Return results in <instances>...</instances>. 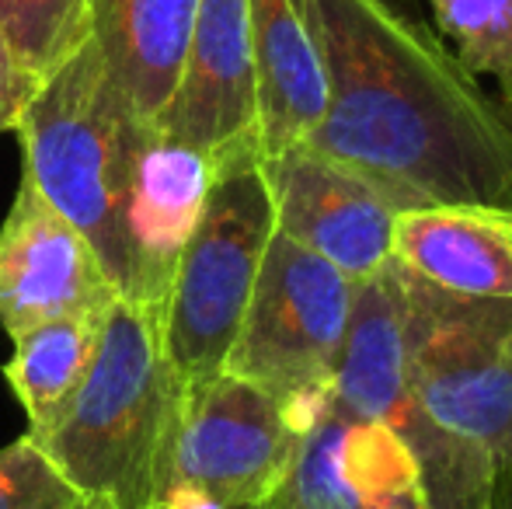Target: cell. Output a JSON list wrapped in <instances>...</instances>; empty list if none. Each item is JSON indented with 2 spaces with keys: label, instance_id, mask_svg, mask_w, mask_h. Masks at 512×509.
Returning a JSON list of instances; mask_svg holds the SVG:
<instances>
[{
  "label": "cell",
  "instance_id": "5b68a950",
  "mask_svg": "<svg viewBox=\"0 0 512 509\" xmlns=\"http://www.w3.org/2000/svg\"><path fill=\"white\" fill-rule=\"evenodd\" d=\"M272 234L276 213L262 161L223 168L164 300V349L185 387L216 377L227 363Z\"/></svg>",
  "mask_w": 512,
  "mask_h": 509
},
{
  "label": "cell",
  "instance_id": "277c9868",
  "mask_svg": "<svg viewBox=\"0 0 512 509\" xmlns=\"http://www.w3.org/2000/svg\"><path fill=\"white\" fill-rule=\"evenodd\" d=\"M398 272L411 394L436 433L499 482L512 468V300L457 297Z\"/></svg>",
  "mask_w": 512,
  "mask_h": 509
},
{
  "label": "cell",
  "instance_id": "52a82bcc",
  "mask_svg": "<svg viewBox=\"0 0 512 509\" xmlns=\"http://www.w3.org/2000/svg\"><path fill=\"white\" fill-rule=\"evenodd\" d=\"M328 401L359 419L384 422L405 443L422 471L429 509H492L495 475L446 443L411 394L405 297L394 258L377 276L356 283Z\"/></svg>",
  "mask_w": 512,
  "mask_h": 509
},
{
  "label": "cell",
  "instance_id": "5bb4252c",
  "mask_svg": "<svg viewBox=\"0 0 512 509\" xmlns=\"http://www.w3.org/2000/svg\"><path fill=\"white\" fill-rule=\"evenodd\" d=\"M262 157L304 143L328 105L321 46L304 0H248Z\"/></svg>",
  "mask_w": 512,
  "mask_h": 509
},
{
  "label": "cell",
  "instance_id": "ffe728a7",
  "mask_svg": "<svg viewBox=\"0 0 512 509\" xmlns=\"http://www.w3.org/2000/svg\"><path fill=\"white\" fill-rule=\"evenodd\" d=\"M42 81H46V77H39L32 67L21 63V56L14 53L4 28H0V133H4V129H18L25 109L32 105V98L39 95Z\"/></svg>",
  "mask_w": 512,
  "mask_h": 509
},
{
  "label": "cell",
  "instance_id": "e0dca14e",
  "mask_svg": "<svg viewBox=\"0 0 512 509\" xmlns=\"http://www.w3.org/2000/svg\"><path fill=\"white\" fill-rule=\"evenodd\" d=\"M439 39L474 77H492L512 105V0H429Z\"/></svg>",
  "mask_w": 512,
  "mask_h": 509
},
{
  "label": "cell",
  "instance_id": "3957f363",
  "mask_svg": "<svg viewBox=\"0 0 512 509\" xmlns=\"http://www.w3.org/2000/svg\"><path fill=\"white\" fill-rule=\"evenodd\" d=\"M18 133L25 175L95 248L115 293L133 300L129 213L154 123L129 105L95 42L84 39L42 81Z\"/></svg>",
  "mask_w": 512,
  "mask_h": 509
},
{
  "label": "cell",
  "instance_id": "30bf717a",
  "mask_svg": "<svg viewBox=\"0 0 512 509\" xmlns=\"http://www.w3.org/2000/svg\"><path fill=\"white\" fill-rule=\"evenodd\" d=\"M276 231L363 283L391 262L398 210L349 168L304 143L262 157Z\"/></svg>",
  "mask_w": 512,
  "mask_h": 509
},
{
  "label": "cell",
  "instance_id": "d6986e66",
  "mask_svg": "<svg viewBox=\"0 0 512 509\" xmlns=\"http://www.w3.org/2000/svg\"><path fill=\"white\" fill-rule=\"evenodd\" d=\"M0 509H91L32 436L0 450Z\"/></svg>",
  "mask_w": 512,
  "mask_h": 509
},
{
  "label": "cell",
  "instance_id": "2e32d148",
  "mask_svg": "<svg viewBox=\"0 0 512 509\" xmlns=\"http://www.w3.org/2000/svg\"><path fill=\"white\" fill-rule=\"evenodd\" d=\"M105 314L53 318L14 335L4 377L28 415V436H39L67 412L95 360Z\"/></svg>",
  "mask_w": 512,
  "mask_h": 509
},
{
  "label": "cell",
  "instance_id": "9c48e42d",
  "mask_svg": "<svg viewBox=\"0 0 512 509\" xmlns=\"http://www.w3.org/2000/svg\"><path fill=\"white\" fill-rule=\"evenodd\" d=\"M154 126L171 143L203 154L216 175L262 161L248 0H199L182 77Z\"/></svg>",
  "mask_w": 512,
  "mask_h": 509
},
{
  "label": "cell",
  "instance_id": "44dd1931",
  "mask_svg": "<svg viewBox=\"0 0 512 509\" xmlns=\"http://www.w3.org/2000/svg\"><path fill=\"white\" fill-rule=\"evenodd\" d=\"M492 509H512V468L499 478V485H495V503H492Z\"/></svg>",
  "mask_w": 512,
  "mask_h": 509
},
{
  "label": "cell",
  "instance_id": "9a60e30c",
  "mask_svg": "<svg viewBox=\"0 0 512 509\" xmlns=\"http://www.w3.org/2000/svg\"><path fill=\"white\" fill-rule=\"evenodd\" d=\"M199 0H88V39L147 123L175 95Z\"/></svg>",
  "mask_w": 512,
  "mask_h": 509
},
{
  "label": "cell",
  "instance_id": "8fae6325",
  "mask_svg": "<svg viewBox=\"0 0 512 509\" xmlns=\"http://www.w3.org/2000/svg\"><path fill=\"white\" fill-rule=\"evenodd\" d=\"M115 297L95 248L21 175L0 224V328L14 339L42 321L105 314Z\"/></svg>",
  "mask_w": 512,
  "mask_h": 509
},
{
  "label": "cell",
  "instance_id": "7402d4cb",
  "mask_svg": "<svg viewBox=\"0 0 512 509\" xmlns=\"http://www.w3.org/2000/svg\"><path fill=\"white\" fill-rule=\"evenodd\" d=\"M251 509H265V506H251Z\"/></svg>",
  "mask_w": 512,
  "mask_h": 509
},
{
  "label": "cell",
  "instance_id": "8992f818",
  "mask_svg": "<svg viewBox=\"0 0 512 509\" xmlns=\"http://www.w3.org/2000/svg\"><path fill=\"white\" fill-rule=\"evenodd\" d=\"M352 297L345 272L276 231L223 370L272 394L304 433L328 405Z\"/></svg>",
  "mask_w": 512,
  "mask_h": 509
},
{
  "label": "cell",
  "instance_id": "ba28073f",
  "mask_svg": "<svg viewBox=\"0 0 512 509\" xmlns=\"http://www.w3.org/2000/svg\"><path fill=\"white\" fill-rule=\"evenodd\" d=\"M300 436L272 394L220 370L185 387L171 489L216 509L265 506L283 489Z\"/></svg>",
  "mask_w": 512,
  "mask_h": 509
},
{
  "label": "cell",
  "instance_id": "ac0fdd59",
  "mask_svg": "<svg viewBox=\"0 0 512 509\" xmlns=\"http://www.w3.org/2000/svg\"><path fill=\"white\" fill-rule=\"evenodd\" d=\"M0 28L21 63L49 77L88 39V0H0Z\"/></svg>",
  "mask_w": 512,
  "mask_h": 509
},
{
  "label": "cell",
  "instance_id": "7a4b0ae2",
  "mask_svg": "<svg viewBox=\"0 0 512 509\" xmlns=\"http://www.w3.org/2000/svg\"><path fill=\"white\" fill-rule=\"evenodd\" d=\"M161 321L157 307L115 297L74 401L32 436L91 509H164L171 496L185 381Z\"/></svg>",
  "mask_w": 512,
  "mask_h": 509
},
{
  "label": "cell",
  "instance_id": "4fadbf2b",
  "mask_svg": "<svg viewBox=\"0 0 512 509\" xmlns=\"http://www.w3.org/2000/svg\"><path fill=\"white\" fill-rule=\"evenodd\" d=\"M391 258L411 276L457 297L512 300V210H401Z\"/></svg>",
  "mask_w": 512,
  "mask_h": 509
},
{
  "label": "cell",
  "instance_id": "7c38bea8",
  "mask_svg": "<svg viewBox=\"0 0 512 509\" xmlns=\"http://www.w3.org/2000/svg\"><path fill=\"white\" fill-rule=\"evenodd\" d=\"M265 509H429L415 457L384 422L328 405Z\"/></svg>",
  "mask_w": 512,
  "mask_h": 509
},
{
  "label": "cell",
  "instance_id": "6da1fadb",
  "mask_svg": "<svg viewBox=\"0 0 512 509\" xmlns=\"http://www.w3.org/2000/svg\"><path fill=\"white\" fill-rule=\"evenodd\" d=\"M328 105L304 140L394 210H512V105L391 0H304Z\"/></svg>",
  "mask_w": 512,
  "mask_h": 509
}]
</instances>
